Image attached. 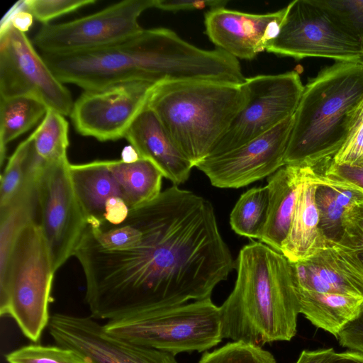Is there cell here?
<instances>
[{
  "label": "cell",
  "instance_id": "obj_1",
  "mask_svg": "<svg viewBox=\"0 0 363 363\" xmlns=\"http://www.w3.org/2000/svg\"><path fill=\"white\" fill-rule=\"evenodd\" d=\"M74 256L95 320L209 298L235 267L211 203L177 185L119 225H88Z\"/></svg>",
  "mask_w": 363,
  "mask_h": 363
},
{
  "label": "cell",
  "instance_id": "obj_2",
  "mask_svg": "<svg viewBox=\"0 0 363 363\" xmlns=\"http://www.w3.org/2000/svg\"><path fill=\"white\" fill-rule=\"evenodd\" d=\"M235 286L219 306L223 338L260 345L289 341L300 313L289 261L262 242L239 252Z\"/></svg>",
  "mask_w": 363,
  "mask_h": 363
},
{
  "label": "cell",
  "instance_id": "obj_3",
  "mask_svg": "<svg viewBox=\"0 0 363 363\" xmlns=\"http://www.w3.org/2000/svg\"><path fill=\"white\" fill-rule=\"evenodd\" d=\"M363 99V62H337L304 86L284 164L317 169L345 142Z\"/></svg>",
  "mask_w": 363,
  "mask_h": 363
},
{
  "label": "cell",
  "instance_id": "obj_4",
  "mask_svg": "<svg viewBox=\"0 0 363 363\" xmlns=\"http://www.w3.org/2000/svg\"><path fill=\"white\" fill-rule=\"evenodd\" d=\"M247 99L245 82H169L155 87L147 106L196 167L209 157Z\"/></svg>",
  "mask_w": 363,
  "mask_h": 363
},
{
  "label": "cell",
  "instance_id": "obj_5",
  "mask_svg": "<svg viewBox=\"0 0 363 363\" xmlns=\"http://www.w3.org/2000/svg\"><path fill=\"white\" fill-rule=\"evenodd\" d=\"M169 29H143L118 43L69 53H42L64 84L86 90L130 81L166 82L165 53Z\"/></svg>",
  "mask_w": 363,
  "mask_h": 363
},
{
  "label": "cell",
  "instance_id": "obj_6",
  "mask_svg": "<svg viewBox=\"0 0 363 363\" xmlns=\"http://www.w3.org/2000/svg\"><path fill=\"white\" fill-rule=\"evenodd\" d=\"M48 245L37 220L17 234L8 262L0 270V315L12 318L21 333L38 342L50 315L55 274Z\"/></svg>",
  "mask_w": 363,
  "mask_h": 363
},
{
  "label": "cell",
  "instance_id": "obj_7",
  "mask_svg": "<svg viewBox=\"0 0 363 363\" xmlns=\"http://www.w3.org/2000/svg\"><path fill=\"white\" fill-rule=\"evenodd\" d=\"M109 334L167 352H203L220 343L219 307L211 297L162 308L133 311L104 325Z\"/></svg>",
  "mask_w": 363,
  "mask_h": 363
},
{
  "label": "cell",
  "instance_id": "obj_8",
  "mask_svg": "<svg viewBox=\"0 0 363 363\" xmlns=\"http://www.w3.org/2000/svg\"><path fill=\"white\" fill-rule=\"evenodd\" d=\"M286 9L279 32L266 51L295 59L363 62L359 40L320 0H295Z\"/></svg>",
  "mask_w": 363,
  "mask_h": 363
},
{
  "label": "cell",
  "instance_id": "obj_9",
  "mask_svg": "<svg viewBox=\"0 0 363 363\" xmlns=\"http://www.w3.org/2000/svg\"><path fill=\"white\" fill-rule=\"evenodd\" d=\"M26 33L12 25L0 28V98L30 97L48 109L70 116L74 101Z\"/></svg>",
  "mask_w": 363,
  "mask_h": 363
},
{
  "label": "cell",
  "instance_id": "obj_10",
  "mask_svg": "<svg viewBox=\"0 0 363 363\" xmlns=\"http://www.w3.org/2000/svg\"><path fill=\"white\" fill-rule=\"evenodd\" d=\"M68 159L43 165L37 185L38 223L56 272L71 257L87 220L76 196Z\"/></svg>",
  "mask_w": 363,
  "mask_h": 363
},
{
  "label": "cell",
  "instance_id": "obj_11",
  "mask_svg": "<svg viewBox=\"0 0 363 363\" xmlns=\"http://www.w3.org/2000/svg\"><path fill=\"white\" fill-rule=\"evenodd\" d=\"M245 84L247 101L208 157L235 150L294 116L304 89L295 71L245 78Z\"/></svg>",
  "mask_w": 363,
  "mask_h": 363
},
{
  "label": "cell",
  "instance_id": "obj_12",
  "mask_svg": "<svg viewBox=\"0 0 363 363\" xmlns=\"http://www.w3.org/2000/svg\"><path fill=\"white\" fill-rule=\"evenodd\" d=\"M155 0H126L62 23L43 25L33 44L42 53H69L105 47L139 33V17Z\"/></svg>",
  "mask_w": 363,
  "mask_h": 363
},
{
  "label": "cell",
  "instance_id": "obj_13",
  "mask_svg": "<svg viewBox=\"0 0 363 363\" xmlns=\"http://www.w3.org/2000/svg\"><path fill=\"white\" fill-rule=\"evenodd\" d=\"M157 84L130 81L84 91L70 115L76 130L102 142L125 138Z\"/></svg>",
  "mask_w": 363,
  "mask_h": 363
},
{
  "label": "cell",
  "instance_id": "obj_14",
  "mask_svg": "<svg viewBox=\"0 0 363 363\" xmlns=\"http://www.w3.org/2000/svg\"><path fill=\"white\" fill-rule=\"evenodd\" d=\"M294 124L289 117L268 132L224 154L196 165L218 188L238 189L269 177L284 166Z\"/></svg>",
  "mask_w": 363,
  "mask_h": 363
},
{
  "label": "cell",
  "instance_id": "obj_15",
  "mask_svg": "<svg viewBox=\"0 0 363 363\" xmlns=\"http://www.w3.org/2000/svg\"><path fill=\"white\" fill-rule=\"evenodd\" d=\"M48 328L57 345L75 351L89 363H177L173 354L109 334L91 316L57 313Z\"/></svg>",
  "mask_w": 363,
  "mask_h": 363
},
{
  "label": "cell",
  "instance_id": "obj_16",
  "mask_svg": "<svg viewBox=\"0 0 363 363\" xmlns=\"http://www.w3.org/2000/svg\"><path fill=\"white\" fill-rule=\"evenodd\" d=\"M287 11L252 14L225 7L205 13L206 33L210 40L233 57L252 60L278 35Z\"/></svg>",
  "mask_w": 363,
  "mask_h": 363
},
{
  "label": "cell",
  "instance_id": "obj_17",
  "mask_svg": "<svg viewBox=\"0 0 363 363\" xmlns=\"http://www.w3.org/2000/svg\"><path fill=\"white\" fill-rule=\"evenodd\" d=\"M290 264L296 289L363 298V262L355 252L328 243L308 259Z\"/></svg>",
  "mask_w": 363,
  "mask_h": 363
},
{
  "label": "cell",
  "instance_id": "obj_18",
  "mask_svg": "<svg viewBox=\"0 0 363 363\" xmlns=\"http://www.w3.org/2000/svg\"><path fill=\"white\" fill-rule=\"evenodd\" d=\"M125 138L140 158L153 163L174 185L185 182L193 164L179 151L155 113L147 105Z\"/></svg>",
  "mask_w": 363,
  "mask_h": 363
},
{
  "label": "cell",
  "instance_id": "obj_19",
  "mask_svg": "<svg viewBox=\"0 0 363 363\" xmlns=\"http://www.w3.org/2000/svg\"><path fill=\"white\" fill-rule=\"evenodd\" d=\"M311 169L286 164L268 177V216L259 240L278 252L288 235L300 190Z\"/></svg>",
  "mask_w": 363,
  "mask_h": 363
},
{
  "label": "cell",
  "instance_id": "obj_20",
  "mask_svg": "<svg viewBox=\"0 0 363 363\" xmlns=\"http://www.w3.org/2000/svg\"><path fill=\"white\" fill-rule=\"evenodd\" d=\"M69 174L76 196L87 223L99 226L105 222L107 206L116 199H126L107 160L69 164ZM128 205V203H127Z\"/></svg>",
  "mask_w": 363,
  "mask_h": 363
},
{
  "label": "cell",
  "instance_id": "obj_21",
  "mask_svg": "<svg viewBox=\"0 0 363 363\" xmlns=\"http://www.w3.org/2000/svg\"><path fill=\"white\" fill-rule=\"evenodd\" d=\"M318 186L312 169L300 190L291 227L280 250L290 262L306 259L328 246L319 226L315 203Z\"/></svg>",
  "mask_w": 363,
  "mask_h": 363
},
{
  "label": "cell",
  "instance_id": "obj_22",
  "mask_svg": "<svg viewBox=\"0 0 363 363\" xmlns=\"http://www.w3.org/2000/svg\"><path fill=\"white\" fill-rule=\"evenodd\" d=\"M302 313L313 325L336 338L340 329L359 311L363 298L296 289Z\"/></svg>",
  "mask_w": 363,
  "mask_h": 363
},
{
  "label": "cell",
  "instance_id": "obj_23",
  "mask_svg": "<svg viewBox=\"0 0 363 363\" xmlns=\"http://www.w3.org/2000/svg\"><path fill=\"white\" fill-rule=\"evenodd\" d=\"M107 164L120 184L130 210L152 201L162 192L163 174L150 161L140 157L131 163L107 160Z\"/></svg>",
  "mask_w": 363,
  "mask_h": 363
},
{
  "label": "cell",
  "instance_id": "obj_24",
  "mask_svg": "<svg viewBox=\"0 0 363 363\" xmlns=\"http://www.w3.org/2000/svg\"><path fill=\"white\" fill-rule=\"evenodd\" d=\"M48 108L30 97L0 98V163L3 165L8 144L25 133L41 118Z\"/></svg>",
  "mask_w": 363,
  "mask_h": 363
},
{
  "label": "cell",
  "instance_id": "obj_25",
  "mask_svg": "<svg viewBox=\"0 0 363 363\" xmlns=\"http://www.w3.org/2000/svg\"><path fill=\"white\" fill-rule=\"evenodd\" d=\"M69 124L61 113L48 109L40 125L29 135L30 150L40 162L50 164L67 159Z\"/></svg>",
  "mask_w": 363,
  "mask_h": 363
},
{
  "label": "cell",
  "instance_id": "obj_26",
  "mask_svg": "<svg viewBox=\"0 0 363 363\" xmlns=\"http://www.w3.org/2000/svg\"><path fill=\"white\" fill-rule=\"evenodd\" d=\"M268 207L266 186L247 190L240 196L230 213L232 229L241 236L259 240L267 223Z\"/></svg>",
  "mask_w": 363,
  "mask_h": 363
},
{
  "label": "cell",
  "instance_id": "obj_27",
  "mask_svg": "<svg viewBox=\"0 0 363 363\" xmlns=\"http://www.w3.org/2000/svg\"><path fill=\"white\" fill-rule=\"evenodd\" d=\"M318 183L315 203L319 213V226L328 243L337 245L342 234V221L346 208L337 201L331 186Z\"/></svg>",
  "mask_w": 363,
  "mask_h": 363
},
{
  "label": "cell",
  "instance_id": "obj_28",
  "mask_svg": "<svg viewBox=\"0 0 363 363\" xmlns=\"http://www.w3.org/2000/svg\"><path fill=\"white\" fill-rule=\"evenodd\" d=\"M8 363H89L75 351L60 345L29 344L5 355Z\"/></svg>",
  "mask_w": 363,
  "mask_h": 363
},
{
  "label": "cell",
  "instance_id": "obj_29",
  "mask_svg": "<svg viewBox=\"0 0 363 363\" xmlns=\"http://www.w3.org/2000/svg\"><path fill=\"white\" fill-rule=\"evenodd\" d=\"M199 363H277L269 351L260 345L244 342H228L203 354Z\"/></svg>",
  "mask_w": 363,
  "mask_h": 363
},
{
  "label": "cell",
  "instance_id": "obj_30",
  "mask_svg": "<svg viewBox=\"0 0 363 363\" xmlns=\"http://www.w3.org/2000/svg\"><path fill=\"white\" fill-rule=\"evenodd\" d=\"M30 145V138L28 136L17 146L1 174L0 208L13 199L23 184Z\"/></svg>",
  "mask_w": 363,
  "mask_h": 363
},
{
  "label": "cell",
  "instance_id": "obj_31",
  "mask_svg": "<svg viewBox=\"0 0 363 363\" xmlns=\"http://www.w3.org/2000/svg\"><path fill=\"white\" fill-rule=\"evenodd\" d=\"M321 169L314 170L319 183L345 187L363 194V165L335 164L328 161Z\"/></svg>",
  "mask_w": 363,
  "mask_h": 363
},
{
  "label": "cell",
  "instance_id": "obj_32",
  "mask_svg": "<svg viewBox=\"0 0 363 363\" xmlns=\"http://www.w3.org/2000/svg\"><path fill=\"white\" fill-rule=\"evenodd\" d=\"M95 0H24V7L44 25L62 15L95 4Z\"/></svg>",
  "mask_w": 363,
  "mask_h": 363
},
{
  "label": "cell",
  "instance_id": "obj_33",
  "mask_svg": "<svg viewBox=\"0 0 363 363\" xmlns=\"http://www.w3.org/2000/svg\"><path fill=\"white\" fill-rule=\"evenodd\" d=\"M359 40L363 49V0H320Z\"/></svg>",
  "mask_w": 363,
  "mask_h": 363
},
{
  "label": "cell",
  "instance_id": "obj_34",
  "mask_svg": "<svg viewBox=\"0 0 363 363\" xmlns=\"http://www.w3.org/2000/svg\"><path fill=\"white\" fill-rule=\"evenodd\" d=\"M330 162L348 164H360L363 162V99L345 142Z\"/></svg>",
  "mask_w": 363,
  "mask_h": 363
},
{
  "label": "cell",
  "instance_id": "obj_35",
  "mask_svg": "<svg viewBox=\"0 0 363 363\" xmlns=\"http://www.w3.org/2000/svg\"><path fill=\"white\" fill-rule=\"evenodd\" d=\"M337 245L357 254L363 252V201L346 209L342 237Z\"/></svg>",
  "mask_w": 363,
  "mask_h": 363
},
{
  "label": "cell",
  "instance_id": "obj_36",
  "mask_svg": "<svg viewBox=\"0 0 363 363\" xmlns=\"http://www.w3.org/2000/svg\"><path fill=\"white\" fill-rule=\"evenodd\" d=\"M337 339L341 346L363 354V304L358 313L340 329Z\"/></svg>",
  "mask_w": 363,
  "mask_h": 363
},
{
  "label": "cell",
  "instance_id": "obj_37",
  "mask_svg": "<svg viewBox=\"0 0 363 363\" xmlns=\"http://www.w3.org/2000/svg\"><path fill=\"white\" fill-rule=\"evenodd\" d=\"M227 1L222 0H155L154 8L168 11L210 9L224 7Z\"/></svg>",
  "mask_w": 363,
  "mask_h": 363
},
{
  "label": "cell",
  "instance_id": "obj_38",
  "mask_svg": "<svg viewBox=\"0 0 363 363\" xmlns=\"http://www.w3.org/2000/svg\"><path fill=\"white\" fill-rule=\"evenodd\" d=\"M335 352L333 348L303 350L296 363H328Z\"/></svg>",
  "mask_w": 363,
  "mask_h": 363
},
{
  "label": "cell",
  "instance_id": "obj_39",
  "mask_svg": "<svg viewBox=\"0 0 363 363\" xmlns=\"http://www.w3.org/2000/svg\"><path fill=\"white\" fill-rule=\"evenodd\" d=\"M328 363H363V354L354 351L335 352Z\"/></svg>",
  "mask_w": 363,
  "mask_h": 363
},
{
  "label": "cell",
  "instance_id": "obj_40",
  "mask_svg": "<svg viewBox=\"0 0 363 363\" xmlns=\"http://www.w3.org/2000/svg\"><path fill=\"white\" fill-rule=\"evenodd\" d=\"M139 158L140 157L138 152L131 145L125 147L122 152L121 160H123L125 162H134L137 161Z\"/></svg>",
  "mask_w": 363,
  "mask_h": 363
},
{
  "label": "cell",
  "instance_id": "obj_41",
  "mask_svg": "<svg viewBox=\"0 0 363 363\" xmlns=\"http://www.w3.org/2000/svg\"><path fill=\"white\" fill-rule=\"evenodd\" d=\"M358 255H359V257L360 259L363 262V252H361V253H359Z\"/></svg>",
  "mask_w": 363,
  "mask_h": 363
},
{
  "label": "cell",
  "instance_id": "obj_42",
  "mask_svg": "<svg viewBox=\"0 0 363 363\" xmlns=\"http://www.w3.org/2000/svg\"><path fill=\"white\" fill-rule=\"evenodd\" d=\"M360 164L363 165V162L362 164Z\"/></svg>",
  "mask_w": 363,
  "mask_h": 363
}]
</instances>
